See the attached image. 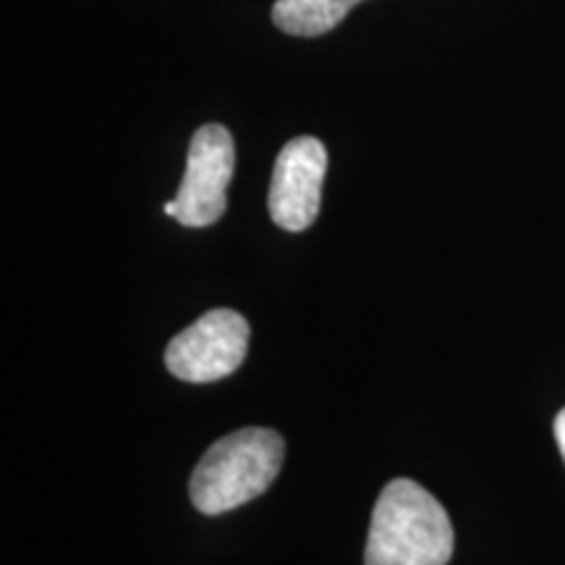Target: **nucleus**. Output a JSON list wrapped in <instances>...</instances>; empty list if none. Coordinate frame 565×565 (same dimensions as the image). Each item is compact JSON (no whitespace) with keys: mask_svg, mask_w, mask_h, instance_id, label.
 <instances>
[{"mask_svg":"<svg viewBox=\"0 0 565 565\" xmlns=\"http://www.w3.org/2000/svg\"><path fill=\"white\" fill-rule=\"evenodd\" d=\"M454 545L440 500L412 479H393L372 511L364 565H448Z\"/></svg>","mask_w":565,"mask_h":565,"instance_id":"f257e3e1","label":"nucleus"},{"mask_svg":"<svg viewBox=\"0 0 565 565\" xmlns=\"http://www.w3.org/2000/svg\"><path fill=\"white\" fill-rule=\"evenodd\" d=\"M286 443L275 429L246 427L217 440L196 463L192 503L204 515L242 508L267 492L280 475Z\"/></svg>","mask_w":565,"mask_h":565,"instance_id":"f03ea898","label":"nucleus"},{"mask_svg":"<svg viewBox=\"0 0 565 565\" xmlns=\"http://www.w3.org/2000/svg\"><path fill=\"white\" fill-rule=\"evenodd\" d=\"M249 322L233 309H212L168 343L166 366L183 383H217L242 366Z\"/></svg>","mask_w":565,"mask_h":565,"instance_id":"7ed1b4c3","label":"nucleus"},{"mask_svg":"<svg viewBox=\"0 0 565 565\" xmlns=\"http://www.w3.org/2000/svg\"><path fill=\"white\" fill-rule=\"evenodd\" d=\"M236 168V147L231 131L221 124H207L194 131L189 145L186 173L175 194V221L186 228H207L225 215L228 183Z\"/></svg>","mask_w":565,"mask_h":565,"instance_id":"20e7f679","label":"nucleus"},{"mask_svg":"<svg viewBox=\"0 0 565 565\" xmlns=\"http://www.w3.org/2000/svg\"><path fill=\"white\" fill-rule=\"evenodd\" d=\"M328 150L320 139L296 137L282 147L267 194L273 223L288 233H301L320 215Z\"/></svg>","mask_w":565,"mask_h":565,"instance_id":"39448f33","label":"nucleus"},{"mask_svg":"<svg viewBox=\"0 0 565 565\" xmlns=\"http://www.w3.org/2000/svg\"><path fill=\"white\" fill-rule=\"evenodd\" d=\"M362 0H278L273 6V24L294 38H320L335 30Z\"/></svg>","mask_w":565,"mask_h":565,"instance_id":"423d86ee","label":"nucleus"},{"mask_svg":"<svg viewBox=\"0 0 565 565\" xmlns=\"http://www.w3.org/2000/svg\"><path fill=\"white\" fill-rule=\"evenodd\" d=\"M555 437H557V448H561L563 461H565V408L555 416Z\"/></svg>","mask_w":565,"mask_h":565,"instance_id":"0eeeda50","label":"nucleus"},{"mask_svg":"<svg viewBox=\"0 0 565 565\" xmlns=\"http://www.w3.org/2000/svg\"><path fill=\"white\" fill-rule=\"evenodd\" d=\"M166 215H171V217L175 215V202H168L166 204Z\"/></svg>","mask_w":565,"mask_h":565,"instance_id":"6e6552de","label":"nucleus"}]
</instances>
